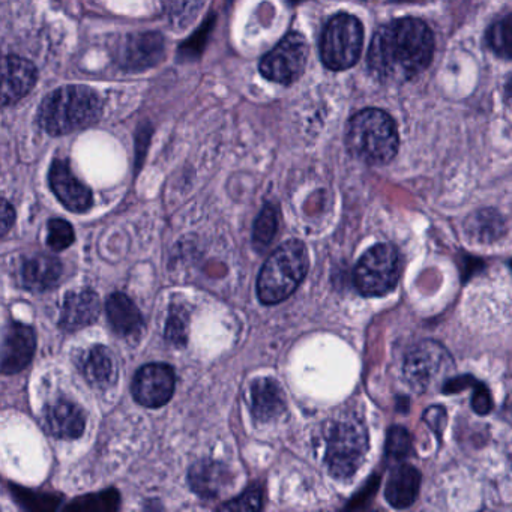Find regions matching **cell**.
<instances>
[{
    "instance_id": "6da1fadb",
    "label": "cell",
    "mask_w": 512,
    "mask_h": 512,
    "mask_svg": "<svg viewBox=\"0 0 512 512\" xmlns=\"http://www.w3.org/2000/svg\"><path fill=\"white\" fill-rule=\"evenodd\" d=\"M433 52V34L422 20H394L374 34L368 67L382 82L404 83L430 65Z\"/></svg>"
},
{
    "instance_id": "7a4b0ae2",
    "label": "cell",
    "mask_w": 512,
    "mask_h": 512,
    "mask_svg": "<svg viewBox=\"0 0 512 512\" xmlns=\"http://www.w3.org/2000/svg\"><path fill=\"white\" fill-rule=\"evenodd\" d=\"M103 116L100 95L83 85H68L47 95L38 112V124L52 136L77 133Z\"/></svg>"
},
{
    "instance_id": "3957f363",
    "label": "cell",
    "mask_w": 512,
    "mask_h": 512,
    "mask_svg": "<svg viewBox=\"0 0 512 512\" xmlns=\"http://www.w3.org/2000/svg\"><path fill=\"white\" fill-rule=\"evenodd\" d=\"M347 148L367 164H386L398 151V133L388 113L365 109L350 119L346 134Z\"/></svg>"
},
{
    "instance_id": "277c9868",
    "label": "cell",
    "mask_w": 512,
    "mask_h": 512,
    "mask_svg": "<svg viewBox=\"0 0 512 512\" xmlns=\"http://www.w3.org/2000/svg\"><path fill=\"white\" fill-rule=\"evenodd\" d=\"M308 251L301 241L284 242L266 260L257 280V295L266 305L289 298L308 272Z\"/></svg>"
},
{
    "instance_id": "5b68a950",
    "label": "cell",
    "mask_w": 512,
    "mask_h": 512,
    "mask_svg": "<svg viewBox=\"0 0 512 512\" xmlns=\"http://www.w3.org/2000/svg\"><path fill=\"white\" fill-rule=\"evenodd\" d=\"M368 454V433L355 418L329 421L325 427V463L340 481L352 478Z\"/></svg>"
},
{
    "instance_id": "8992f818",
    "label": "cell",
    "mask_w": 512,
    "mask_h": 512,
    "mask_svg": "<svg viewBox=\"0 0 512 512\" xmlns=\"http://www.w3.org/2000/svg\"><path fill=\"white\" fill-rule=\"evenodd\" d=\"M364 44L361 22L350 14L332 17L323 31L320 56L329 70L343 71L358 62Z\"/></svg>"
},
{
    "instance_id": "52a82bcc",
    "label": "cell",
    "mask_w": 512,
    "mask_h": 512,
    "mask_svg": "<svg viewBox=\"0 0 512 512\" xmlns=\"http://www.w3.org/2000/svg\"><path fill=\"white\" fill-rule=\"evenodd\" d=\"M401 274V259L392 245L380 244L368 250L355 269L356 289L364 296L391 292Z\"/></svg>"
},
{
    "instance_id": "ba28073f",
    "label": "cell",
    "mask_w": 512,
    "mask_h": 512,
    "mask_svg": "<svg viewBox=\"0 0 512 512\" xmlns=\"http://www.w3.org/2000/svg\"><path fill=\"white\" fill-rule=\"evenodd\" d=\"M451 355L436 341H421L407 352L403 364V376L407 385L416 392H425L446 371L451 370Z\"/></svg>"
},
{
    "instance_id": "9c48e42d",
    "label": "cell",
    "mask_w": 512,
    "mask_h": 512,
    "mask_svg": "<svg viewBox=\"0 0 512 512\" xmlns=\"http://www.w3.org/2000/svg\"><path fill=\"white\" fill-rule=\"evenodd\" d=\"M308 43L299 32H289L283 40L263 56L260 73L271 82L290 85L296 82L307 67Z\"/></svg>"
},
{
    "instance_id": "30bf717a",
    "label": "cell",
    "mask_w": 512,
    "mask_h": 512,
    "mask_svg": "<svg viewBox=\"0 0 512 512\" xmlns=\"http://www.w3.org/2000/svg\"><path fill=\"white\" fill-rule=\"evenodd\" d=\"M175 371L167 364H148L140 368L133 380V397L146 407L169 403L175 392Z\"/></svg>"
},
{
    "instance_id": "8fae6325",
    "label": "cell",
    "mask_w": 512,
    "mask_h": 512,
    "mask_svg": "<svg viewBox=\"0 0 512 512\" xmlns=\"http://www.w3.org/2000/svg\"><path fill=\"white\" fill-rule=\"evenodd\" d=\"M49 182L53 193L61 200L62 205L68 211L83 214L94 203V197H92L88 185L83 184V182L77 179L67 161L56 160L52 164Z\"/></svg>"
},
{
    "instance_id": "7c38bea8",
    "label": "cell",
    "mask_w": 512,
    "mask_h": 512,
    "mask_svg": "<svg viewBox=\"0 0 512 512\" xmlns=\"http://www.w3.org/2000/svg\"><path fill=\"white\" fill-rule=\"evenodd\" d=\"M37 349V337L31 326L11 322L5 328L2 343V373L16 374L28 367Z\"/></svg>"
},
{
    "instance_id": "4fadbf2b",
    "label": "cell",
    "mask_w": 512,
    "mask_h": 512,
    "mask_svg": "<svg viewBox=\"0 0 512 512\" xmlns=\"http://www.w3.org/2000/svg\"><path fill=\"white\" fill-rule=\"evenodd\" d=\"M38 71L32 62L20 56H5L2 62V106L17 103L37 85Z\"/></svg>"
},
{
    "instance_id": "5bb4252c",
    "label": "cell",
    "mask_w": 512,
    "mask_h": 512,
    "mask_svg": "<svg viewBox=\"0 0 512 512\" xmlns=\"http://www.w3.org/2000/svg\"><path fill=\"white\" fill-rule=\"evenodd\" d=\"M166 44L157 32L130 35L121 50V65L128 70H146L163 59Z\"/></svg>"
},
{
    "instance_id": "9a60e30c",
    "label": "cell",
    "mask_w": 512,
    "mask_h": 512,
    "mask_svg": "<svg viewBox=\"0 0 512 512\" xmlns=\"http://www.w3.org/2000/svg\"><path fill=\"white\" fill-rule=\"evenodd\" d=\"M100 298L94 290L83 289L67 293L62 307L59 326L64 331L74 332L92 325L100 316Z\"/></svg>"
},
{
    "instance_id": "2e32d148",
    "label": "cell",
    "mask_w": 512,
    "mask_h": 512,
    "mask_svg": "<svg viewBox=\"0 0 512 512\" xmlns=\"http://www.w3.org/2000/svg\"><path fill=\"white\" fill-rule=\"evenodd\" d=\"M46 427L58 439H79L85 433L86 415L77 404L59 400L50 404L44 413Z\"/></svg>"
},
{
    "instance_id": "e0dca14e",
    "label": "cell",
    "mask_w": 512,
    "mask_h": 512,
    "mask_svg": "<svg viewBox=\"0 0 512 512\" xmlns=\"http://www.w3.org/2000/svg\"><path fill=\"white\" fill-rule=\"evenodd\" d=\"M421 472L412 464L398 463L391 470L385 487V497L395 509H406L418 499Z\"/></svg>"
},
{
    "instance_id": "ac0fdd59",
    "label": "cell",
    "mask_w": 512,
    "mask_h": 512,
    "mask_svg": "<svg viewBox=\"0 0 512 512\" xmlns=\"http://www.w3.org/2000/svg\"><path fill=\"white\" fill-rule=\"evenodd\" d=\"M62 274L64 265L61 260L47 254H37L23 263V286L31 292H46L61 283Z\"/></svg>"
},
{
    "instance_id": "d6986e66",
    "label": "cell",
    "mask_w": 512,
    "mask_h": 512,
    "mask_svg": "<svg viewBox=\"0 0 512 512\" xmlns=\"http://www.w3.org/2000/svg\"><path fill=\"white\" fill-rule=\"evenodd\" d=\"M284 410L286 398L277 380L262 377L251 385V412L257 421H274L283 415Z\"/></svg>"
},
{
    "instance_id": "ffe728a7",
    "label": "cell",
    "mask_w": 512,
    "mask_h": 512,
    "mask_svg": "<svg viewBox=\"0 0 512 512\" xmlns=\"http://www.w3.org/2000/svg\"><path fill=\"white\" fill-rule=\"evenodd\" d=\"M230 478L232 475L226 464L220 461L202 460L191 467L188 482L194 493L199 494L200 497L215 499L226 490L227 485L230 484Z\"/></svg>"
},
{
    "instance_id": "44dd1931",
    "label": "cell",
    "mask_w": 512,
    "mask_h": 512,
    "mask_svg": "<svg viewBox=\"0 0 512 512\" xmlns=\"http://www.w3.org/2000/svg\"><path fill=\"white\" fill-rule=\"evenodd\" d=\"M110 325L119 335L130 337L143 328V317L139 308L124 293H113L106 304Z\"/></svg>"
},
{
    "instance_id": "7402d4cb",
    "label": "cell",
    "mask_w": 512,
    "mask_h": 512,
    "mask_svg": "<svg viewBox=\"0 0 512 512\" xmlns=\"http://www.w3.org/2000/svg\"><path fill=\"white\" fill-rule=\"evenodd\" d=\"M83 373L92 385H107L115 377V364L107 347L95 346L83 362Z\"/></svg>"
},
{
    "instance_id": "603a6c76",
    "label": "cell",
    "mask_w": 512,
    "mask_h": 512,
    "mask_svg": "<svg viewBox=\"0 0 512 512\" xmlns=\"http://www.w3.org/2000/svg\"><path fill=\"white\" fill-rule=\"evenodd\" d=\"M278 224H280L278 206L266 205L254 223L253 244L257 251H263L271 244L272 239L277 235Z\"/></svg>"
},
{
    "instance_id": "cb8c5ba5",
    "label": "cell",
    "mask_w": 512,
    "mask_h": 512,
    "mask_svg": "<svg viewBox=\"0 0 512 512\" xmlns=\"http://www.w3.org/2000/svg\"><path fill=\"white\" fill-rule=\"evenodd\" d=\"M487 43L500 58L512 59V13L500 17L490 26Z\"/></svg>"
},
{
    "instance_id": "d4e9b609",
    "label": "cell",
    "mask_w": 512,
    "mask_h": 512,
    "mask_svg": "<svg viewBox=\"0 0 512 512\" xmlns=\"http://www.w3.org/2000/svg\"><path fill=\"white\" fill-rule=\"evenodd\" d=\"M119 494L116 490H106L103 493L89 494L74 500L65 512H118Z\"/></svg>"
},
{
    "instance_id": "484cf974",
    "label": "cell",
    "mask_w": 512,
    "mask_h": 512,
    "mask_svg": "<svg viewBox=\"0 0 512 512\" xmlns=\"http://www.w3.org/2000/svg\"><path fill=\"white\" fill-rule=\"evenodd\" d=\"M410 454H412V436L409 431L401 425L389 428L388 439H386V455L391 460L403 463Z\"/></svg>"
},
{
    "instance_id": "4316f807",
    "label": "cell",
    "mask_w": 512,
    "mask_h": 512,
    "mask_svg": "<svg viewBox=\"0 0 512 512\" xmlns=\"http://www.w3.org/2000/svg\"><path fill=\"white\" fill-rule=\"evenodd\" d=\"M263 505V490L259 485H251L241 496L223 503L217 512H260Z\"/></svg>"
},
{
    "instance_id": "83f0119b",
    "label": "cell",
    "mask_w": 512,
    "mask_h": 512,
    "mask_svg": "<svg viewBox=\"0 0 512 512\" xmlns=\"http://www.w3.org/2000/svg\"><path fill=\"white\" fill-rule=\"evenodd\" d=\"M188 335V311L182 305H173L166 325V338L176 346H184Z\"/></svg>"
},
{
    "instance_id": "f1b7e54d",
    "label": "cell",
    "mask_w": 512,
    "mask_h": 512,
    "mask_svg": "<svg viewBox=\"0 0 512 512\" xmlns=\"http://www.w3.org/2000/svg\"><path fill=\"white\" fill-rule=\"evenodd\" d=\"M76 233H74L73 226L68 221L55 220L49 221V235H47V245L53 251L67 250L70 245L74 244Z\"/></svg>"
},
{
    "instance_id": "f546056e",
    "label": "cell",
    "mask_w": 512,
    "mask_h": 512,
    "mask_svg": "<svg viewBox=\"0 0 512 512\" xmlns=\"http://www.w3.org/2000/svg\"><path fill=\"white\" fill-rule=\"evenodd\" d=\"M422 419H424L428 428L436 434L437 439H442L443 433L446 430V424H448V413H446V410L442 406L428 407Z\"/></svg>"
},
{
    "instance_id": "4dcf8cb0",
    "label": "cell",
    "mask_w": 512,
    "mask_h": 512,
    "mask_svg": "<svg viewBox=\"0 0 512 512\" xmlns=\"http://www.w3.org/2000/svg\"><path fill=\"white\" fill-rule=\"evenodd\" d=\"M493 406V397H491L490 389H488L484 383L479 382L478 385L473 388L472 409L475 410V413H478L479 416H485L493 410Z\"/></svg>"
},
{
    "instance_id": "1f68e13d",
    "label": "cell",
    "mask_w": 512,
    "mask_h": 512,
    "mask_svg": "<svg viewBox=\"0 0 512 512\" xmlns=\"http://www.w3.org/2000/svg\"><path fill=\"white\" fill-rule=\"evenodd\" d=\"M380 485V476L374 475L371 476L370 481L367 482V484L364 485V488H362L361 491H359V494H356L355 497H353L352 502H350V505L347 506V511L349 512H356L358 511L361 506H364L365 503L368 502V500L371 499V497L376 494L377 488H379Z\"/></svg>"
},
{
    "instance_id": "d6a6232c",
    "label": "cell",
    "mask_w": 512,
    "mask_h": 512,
    "mask_svg": "<svg viewBox=\"0 0 512 512\" xmlns=\"http://www.w3.org/2000/svg\"><path fill=\"white\" fill-rule=\"evenodd\" d=\"M479 380L476 377L469 376H460V377H452V379L446 380L442 386L443 394H457V392L464 391L467 388H475L478 385Z\"/></svg>"
},
{
    "instance_id": "836d02e7",
    "label": "cell",
    "mask_w": 512,
    "mask_h": 512,
    "mask_svg": "<svg viewBox=\"0 0 512 512\" xmlns=\"http://www.w3.org/2000/svg\"><path fill=\"white\" fill-rule=\"evenodd\" d=\"M14 221H16V212H14L13 206L8 200H2V211H0V235L5 236L10 232L13 227Z\"/></svg>"
},
{
    "instance_id": "e575fe53",
    "label": "cell",
    "mask_w": 512,
    "mask_h": 512,
    "mask_svg": "<svg viewBox=\"0 0 512 512\" xmlns=\"http://www.w3.org/2000/svg\"><path fill=\"white\" fill-rule=\"evenodd\" d=\"M398 410H403L404 413L409 410V398L400 397L398 398Z\"/></svg>"
},
{
    "instance_id": "d590c367",
    "label": "cell",
    "mask_w": 512,
    "mask_h": 512,
    "mask_svg": "<svg viewBox=\"0 0 512 512\" xmlns=\"http://www.w3.org/2000/svg\"><path fill=\"white\" fill-rule=\"evenodd\" d=\"M506 103L509 104V106L512 107V77L508 80V85H506Z\"/></svg>"
}]
</instances>
